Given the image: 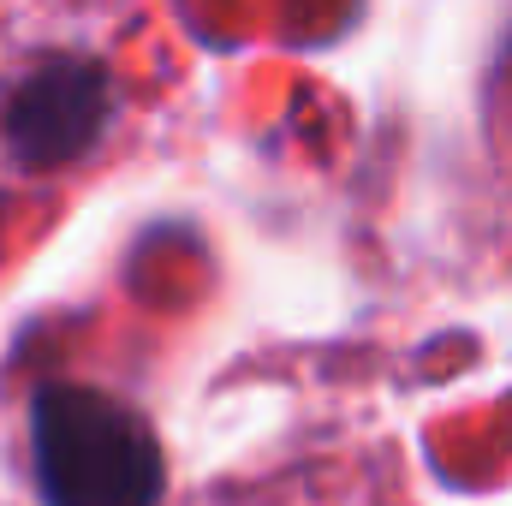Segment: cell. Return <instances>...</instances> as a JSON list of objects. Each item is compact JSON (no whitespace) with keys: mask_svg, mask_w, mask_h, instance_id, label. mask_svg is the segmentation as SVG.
<instances>
[{"mask_svg":"<svg viewBox=\"0 0 512 506\" xmlns=\"http://www.w3.org/2000/svg\"><path fill=\"white\" fill-rule=\"evenodd\" d=\"M30 471L42 506H161L167 495V459L149 417L90 381L36 387Z\"/></svg>","mask_w":512,"mask_h":506,"instance_id":"cell-1","label":"cell"},{"mask_svg":"<svg viewBox=\"0 0 512 506\" xmlns=\"http://www.w3.org/2000/svg\"><path fill=\"white\" fill-rule=\"evenodd\" d=\"M114 120V78L96 54H48L0 96V143L24 173L84 161Z\"/></svg>","mask_w":512,"mask_h":506,"instance_id":"cell-2","label":"cell"}]
</instances>
